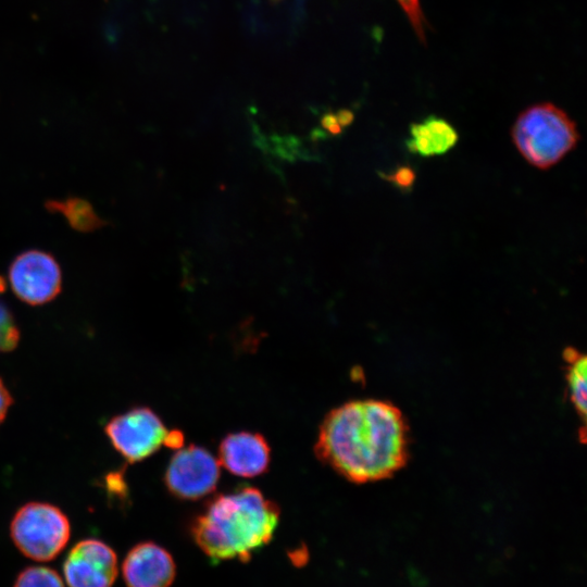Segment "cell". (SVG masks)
Returning a JSON list of instances; mask_svg holds the SVG:
<instances>
[{
  "label": "cell",
  "mask_w": 587,
  "mask_h": 587,
  "mask_svg": "<svg viewBox=\"0 0 587 587\" xmlns=\"http://www.w3.org/2000/svg\"><path fill=\"white\" fill-rule=\"evenodd\" d=\"M408 426L390 402L349 401L323 420L315 453L354 483L386 478L401 469L408 457Z\"/></svg>",
  "instance_id": "1"
},
{
  "label": "cell",
  "mask_w": 587,
  "mask_h": 587,
  "mask_svg": "<svg viewBox=\"0 0 587 587\" xmlns=\"http://www.w3.org/2000/svg\"><path fill=\"white\" fill-rule=\"evenodd\" d=\"M459 139L455 128L446 120L434 115L410 126L407 148L422 157L444 154L453 148Z\"/></svg>",
  "instance_id": "11"
},
{
  "label": "cell",
  "mask_w": 587,
  "mask_h": 587,
  "mask_svg": "<svg viewBox=\"0 0 587 587\" xmlns=\"http://www.w3.org/2000/svg\"><path fill=\"white\" fill-rule=\"evenodd\" d=\"M122 574L127 587H170L176 569L172 555L164 548L145 541L128 551Z\"/></svg>",
  "instance_id": "9"
},
{
  "label": "cell",
  "mask_w": 587,
  "mask_h": 587,
  "mask_svg": "<svg viewBox=\"0 0 587 587\" xmlns=\"http://www.w3.org/2000/svg\"><path fill=\"white\" fill-rule=\"evenodd\" d=\"M279 509L250 486L213 498L192 523L198 547L213 560L248 561L273 537Z\"/></svg>",
  "instance_id": "2"
},
{
  "label": "cell",
  "mask_w": 587,
  "mask_h": 587,
  "mask_svg": "<svg viewBox=\"0 0 587 587\" xmlns=\"http://www.w3.org/2000/svg\"><path fill=\"white\" fill-rule=\"evenodd\" d=\"M117 572L114 550L93 538L78 541L68 551L63 564L68 587H112Z\"/></svg>",
  "instance_id": "8"
},
{
  "label": "cell",
  "mask_w": 587,
  "mask_h": 587,
  "mask_svg": "<svg viewBox=\"0 0 587 587\" xmlns=\"http://www.w3.org/2000/svg\"><path fill=\"white\" fill-rule=\"evenodd\" d=\"M13 587H64V584L54 570L36 565L21 571Z\"/></svg>",
  "instance_id": "14"
},
{
  "label": "cell",
  "mask_w": 587,
  "mask_h": 587,
  "mask_svg": "<svg viewBox=\"0 0 587 587\" xmlns=\"http://www.w3.org/2000/svg\"><path fill=\"white\" fill-rule=\"evenodd\" d=\"M14 546L26 558L47 562L59 555L68 542L71 525L58 507L29 502L21 507L10 524Z\"/></svg>",
  "instance_id": "4"
},
{
  "label": "cell",
  "mask_w": 587,
  "mask_h": 587,
  "mask_svg": "<svg viewBox=\"0 0 587 587\" xmlns=\"http://www.w3.org/2000/svg\"><path fill=\"white\" fill-rule=\"evenodd\" d=\"M271 449L260 434L240 432L227 435L218 447V463L241 477H254L268 467Z\"/></svg>",
  "instance_id": "10"
},
{
  "label": "cell",
  "mask_w": 587,
  "mask_h": 587,
  "mask_svg": "<svg viewBox=\"0 0 587 587\" xmlns=\"http://www.w3.org/2000/svg\"><path fill=\"white\" fill-rule=\"evenodd\" d=\"M45 208L50 213L61 214L67 224L79 233H91L108 224L84 198L73 196L63 200L49 199L45 202Z\"/></svg>",
  "instance_id": "12"
},
{
  "label": "cell",
  "mask_w": 587,
  "mask_h": 587,
  "mask_svg": "<svg viewBox=\"0 0 587 587\" xmlns=\"http://www.w3.org/2000/svg\"><path fill=\"white\" fill-rule=\"evenodd\" d=\"M20 337V328L12 311L0 300V352L14 350Z\"/></svg>",
  "instance_id": "15"
},
{
  "label": "cell",
  "mask_w": 587,
  "mask_h": 587,
  "mask_svg": "<svg viewBox=\"0 0 587 587\" xmlns=\"http://www.w3.org/2000/svg\"><path fill=\"white\" fill-rule=\"evenodd\" d=\"M183 442H184V436L178 430L167 432L165 440H164L165 446L170 448H174V449H177V448L179 449L182 448Z\"/></svg>",
  "instance_id": "20"
},
{
  "label": "cell",
  "mask_w": 587,
  "mask_h": 587,
  "mask_svg": "<svg viewBox=\"0 0 587 587\" xmlns=\"http://www.w3.org/2000/svg\"><path fill=\"white\" fill-rule=\"evenodd\" d=\"M337 122L341 127L350 125L353 121V113L349 110H339L336 114Z\"/></svg>",
  "instance_id": "21"
},
{
  "label": "cell",
  "mask_w": 587,
  "mask_h": 587,
  "mask_svg": "<svg viewBox=\"0 0 587 587\" xmlns=\"http://www.w3.org/2000/svg\"><path fill=\"white\" fill-rule=\"evenodd\" d=\"M511 134L523 158L540 170L555 165L579 140L574 121L552 103L527 108L519 115Z\"/></svg>",
  "instance_id": "3"
},
{
  "label": "cell",
  "mask_w": 587,
  "mask_h": 587,
  "mask_svg": "<svg viewBox=\"0 0 587 587\" xmlns=\"http://www.w3.org/2000/svg\"><path fill=\"white\" fill-rule=\"evenodd\" d=\"M11 404L12 396L10 395L8 388L0 378V425L3 422Z\"/></svg>",
  "instance_id": "18"
},
{
  "label": "cell",
  "mask_w": 587,
  "mask_h": 587,
  "mask_svg": "<svg viewBox=\"0 0 587 587\" xmlns=\"http://www.w3.org/2000/svg\"><path fill=\"white\" fill-rule=\"evenodd\" d=\"M566 383L570 400L582 419L586 415L587 363L586 357L570 349L566 351Z\"/></svg>",
  "instance_id": "13"
},
{
  "label": "cell",
  "mask_w": 587,
  "mask_h": 587,
  "mask_svg": "<svg viewBox=\"0 0 587 587\" xmlns=\"http://www.w3.org/2000/svg\"><path fill=\"white\" fill-rule=\"evenodd\" d=\"M220 463L207 449L190 445L172 457L164 482L171 494L195 500L211 494L220 478Z\"/></svg>",
  "instance_id": "7"
},
{
  "label": "cell",
  "mask_w": 587,
  "mask_h": 587,
  "mask_svg": "<svg viewBox=\"0 0 587 587\" xmlns=\"http://www.w3.org/2000/svg\"><path fill=\"white\" fill-rule=\"evenodd\" d=\"M104 430L115 450L129 463L154 453L164 445L168 432L160 417L145 407L114 416Z\"/></svg>",
  "instance_id": "6"
},
{
  "label": "cell",
  "mask_w": 587,
  "mask_h": 587,
  "mask_svg": "<svg viewBox=\"0 0 587 587\" xmlns=\"http://www.w3.org/2000/svg\"><path fill=\"white\" fill-rule=\"evenodd\" d=\"M321 124L332 135H339L342 132V127L337 122L335 113L324 114Z\"/></svg>",
  "instance_id": "19"
},
{
  "label": "cell",
  "mask_w": 587,
  "mask_h": 587,
  "mask_svg": "<svg viewBox=\"0 0 587 587\" xmlns=\"http://www.w3.org/2000/svg\"><path fill=\"white\" fill-rule=\"evenodd\" d=\"M404 12L407 13L411 24L413 25V28L419 36V38L425 42V36H424V25H423V13L420 7L419 0H397Z\"/></svg>",
  "instance_id": "17"
},
{
  "label": "cell",
  "mask_w": 587,
  "mask_h": 587,
  "mask_svg": "<svg viewBox=\"0 0 587 587\" xmlns=\"http://www.w3.org/2000/svg\"><path fill=\"white\" fill-rule=\"evenodd\" d=\"M7 289L5 278L0 274V295L3 294Z\"/></svg>",
  "instance_id": "22"
},
{
  "label": "cell",
  "mask_w": 587,
  "mask_h": 587,
  "mask_svg": "<svg viewBox=\"0 0 587 587\" xmlns=\"http://www.w3.org/2000/svg\"><path fill=\"white\" fill-rule=\"evenodd\" d=\"M14 295L29 305L52 301L62 289V271L49 252L30 249L17 254L8 271Z\"/></svg>",
  "instance_id": "5"
},
{
  "label": "cell",
  "mask_w": 587,
  "mask_h": 587,
  "mask_svg": "<svg viewBox=\"0 0 587 587\" xmlns=\"http://www.w3.org/2000/svg\"><path fill=\"white\" fill-rule=\"evenodd\" d=\"M379 176L401 191H410L414 185L416 174L409 165H400L389 173H379Z\"/></svg>",
  "instance_id": "16"
}]
</instances>
